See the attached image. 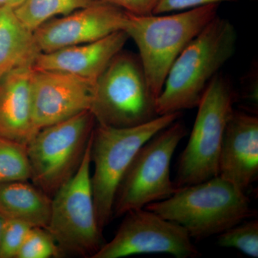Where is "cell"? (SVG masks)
<instances>
[{
    "label": "cell",
    "instance_id": "6da1fadb",
    "mask_svg": "<svg viewBox=\"0 0 258 258\" xmlns=\"http://www.w3.org/2000/svg\"><path fill=\"white\" fill-rule=\"evenodd\" d=\"M237 34L217 16L184 47L171 66L156 100L158 115L198 108L209 84L235 53Z\"/></svg>",
    "mask_w": 258,
    "mask_h": 258
},
{
    "label": "cell",
    "instance_id": "7a4b0ae2",
    "mask_svg": "<svg viewBox=\"0 0 258 258\" xmlns=\"http://www.w3.org/2000/svg\"><path fill=\"white\" fill-rule=\"evenodd\" d=\"M145 208L182 226L196 241L220 235L252 213L246 193L220 176L178 187L170 198Z\"/></svg>",
    "mask_w": 258,
    "mask_h": 258
},
{
    "label": "cell",
    "instance_id": "3957f363",
    "mask_svg": "<svg viewBox=\"0 0 258 258\" xmlns=\"http://www.w3.org/2000/svg\"><path fill=\"white\" fill-rule=\"evenodd\" d=\"M220 4H210L168 15L127 13L124 31L135 42L148 85L160 95L171 66L184 47L217 16Z\"/></svg>",
    "mask_w": 258,
    "mask_h": 258
},
{
    "label": "cell",
    "instance_id": "277c9868",
    "mask_svg": "<svg viewBox=\"0 0 258 258\" xmlns=\"http://www.w3.org/2000/svg\"><path fill=\"white\" fill-rule=\"evenodd\" d=\"M180 116L181 113L159 115L147 123L128 128L96 123L91 143L94 172L91 182L97 221L102 231L113 220L115 193L139 149Z\"/></svg>",
    "mask_w": 258,
    "mask_h": 258
},
{
    "label": "cell",
    "instance_id": "5b68a950",
    "mask_svg": "<svg viewBox=\"0 0 258 258\" xmlns=\"http://www.w3.org/2000/svg\"><path fill=\"white\" fill-rule=\"evenodd\" d=\"M139 55L122 50L97 79L91 111L98 124L128 128L159 116Z\"/></svg>",
    "mask_w": 258,
    "mask_h": 258
},
{
    "label": "cell",
    "instance_id": "8992f818",
    "mask_svg": "<svg viewBox=\"0 0 258 258\" xmlns=\"http://www.w3.org/2000/svg\"><path fill=\"white\" fill-rule=\"evenodd\" d=\"M96 124L86 111L39 130L27 146L32 184L52 198L79 169Z\"/></svg>",
    "mask_w": 258,
    "mask_h": 258
},
{
    "label": "cell",
    "instance_id": "52a82bcc",
    "mask_svg": "<svg viewBox=\"0 0 258 258\" xmlns=\"http://www.w3.org/2000/svg\"><path fill=\"white\" fill-rule=\"evenodd\" d=\"M235 98L230 81L221 73L217 74L199 103L189 141L180 156L174 181L177 187L218 176L222 138Z\"/></svg>",
    "mask_w": 258,
    "mask_h": 258
},
{
    "label": "cell",
    "instance_id": "ba28073f",
    "mask_svg": "<svg viewBox=\"0 0 258 258\" xmlns=\"http://www.w3.org/2000/svg\"><path fill=\"white\" fill-rule=\"evenodd\" d=\"M186 134L184 123L176 120L139 149L115 193L113 218L145 208L175 193L178 187L171 180V159Z\"/></svg>",
    "mask_w": 258,
    "mask_h": 258
},
{
    "label": "cell",
    "instance_id": "9c48e42d",
    "mask_svg": "<svg viewBox=\"0 0 258 258\" xmlns=\"http://www.w3.org/2000/svg\"><path fill=\"white\" fill-rule=\"evenodd\" d=\"M91 143L92 136L79 169L52 198L45 230L64 255L92 258L106 243L97 221L91 188Z\"/></svg>",
    "mask_w": 258,
    "mask_h": 258
},
{
    "label": "cell",
    "instance_id": "30bf717a",
    "mask_svg": "<svg viewBox=\"0 0 258 258\" xmlns=\"http://www.w3.org/2000/svg\"><path fill=\"white\" fill-rule=\"evenodd\" d=\"M165 253L177 258L200 255L182 226L146 208L131 210L113 240L92 258H120L139 254Z\"/></svg>",
    "mask_w": 258,
    "mask_h": 258
},
{
    "label": "cell",
    "instance_id": "8fae6325",
    "mask_svg": "<svg viewBox=\"0 0 258 258\" xmlns=\"http://www.w3.org/2000/svg\"><path fill=\"white\" fill-rule=\"evenodd\" d=\"M96 83L75 75L33 68L32 111L37 130L91 111Z\"/></svg>",
    "mask_w": 258,
    "mask_h": 258
},
{
    "label": "cell",
    "instance_id": "7c38bea8",
    "mask_svg": "<svg viewBox=\"0 0 258 258\" xmlns=\"http://www.w3.org/2000/svg\"><path fill=\"white\" fill-rule=\"evenodd\" d=\"M127 13L103 2L49 20L34 30L40 53L101 40L124 31Z\"/></svg>",
    "mask_w": 258,
    "mask_h": 258
},
{
    "label": "cell",
    "instance_id": "4fadbf2b",
    "mask_svg": "<svg viewBox=\"0 0 258 258\" xmlns=\"http://www.w3.org/2000/svg\"><path fill=\"white\" fill-rule=\"evenodd\" d=\"M218 176L246 193L258 177V118L233 110L226 125Z\"/></svg>",
    "mask_w": 258,
    "mask_h": 258
},
{
    "label": "cell",
    "instance_id": "5bb4252c",
    "mask_svg": "<svg viewBox=\"0 0 258 258\" xmlns=\"http://www.w3.org/2000/svg\"><path fill=\"white\" fill-rule=\"evenodd\" d=\"M128 39L126 32L122 30L96 41L42 52L35 59L33 68L97 81Z\"/></svg>",
    "mask_w": 258,
    "mask_h": 258
},
{
    "label": "cell",
    "instance_id": "9a60e30c",
    "mask_svg": "<svg viewBox=\"0 0 258 258\" xmlns=\"http://www.w3.org/2000/svg\"><path fill=\"white\" fill-rule=\"evenodd\" d=\"M32 71L23 66L0 79V137L26 146L39 132L32 118Z\"/></svg>",
    "mask_w": 258,
    "mask_h": 258
},
{
    "label": "cell",
    "instance_id": "2e32d148",
    "mask_svg": "<svg viewBox=\"0 0 258 258\" xmlns=\"http://www.w3.org/2000/svg\"><path fill=\"white\" fill-rule=\"evenodd\" d=\"M51 207L52 198L29 181L0 184V214L6 219L45 229Z\"/></svg>",
    "mask_w": 258,
    "mask_h": 258
},
{
    "label": "cell",
    "instance_id": "e0dca14e",
    "mask_svg": "<svg viewBox=\"0 0 258 258\" xmlns=\"http://www.w3.org/2000/svg\"><path fill=\"white\" fill-rule=\"evenodd\" d=\"M40 53L34 31L20 21L10 7L0 9V79L11 71L33 66Z\"/></svg>",
    "mask_w": 258,
    "mask_h": 258
},
{
    "label": "cell",
    "instance_id": "ac0fdd59",
    "mask_svg": "<svg viewBox=\"0 0 258 258\" xmlns=\"http://www.w3.org/2000/svg\"><path fill=\"white\" fill-rule=\"evenodd\" d=\"M99 0H25L14 10L20 21L34 31L42 24L98 3Z\"/></svg>",
    "mask_w": 258,
    "mask_h": 258
},
{
    "label": "cell",
    "instance_id": "d6986e66",
    "mask_svg": "<svg viewBox=\"0 0 258 258\" xmlns=\"http://www.w3.org/2000/svg\"><path fill=\"white\" fill-rule=\"evenodd\" d=\"M30 181L26 145L0 137V184Z\"/></svg>",
    "mask_w": 258,
    "mask_h": 258
},
{
    "label": "cell",
    "instance_id": "ffe728a7",
    "mask_svg": "<svg viewBox=\"0 0 258 258\" xmlns=\"http://www.w3.org/2000/svg\"><path fill=\"white\" fill-rule=\"evenodd\" d=\"M217 243L232 247L253 258L258 257V221L242 222L218 235Z\"/></svg>",
    "mask_w": 258,
    "mask_h": 258
},
{
    "label": "cell",
    "instance_id": "44dd1931",
    "mask_svg": "<svg viewBox=\"0 0 258 258\" xmlns=\"http://www.w3.org/2000/svg\"><path fill=\"white\" fill-rule=\"evenodd\" d=\"M52 236L42 227H32L16 258H55L63 256Z\"/></svg>",
    "mask_w": 258,
    "mask_h": 258
},
{
    "label": "cell",
    "instance_id": "7402d4cb",
    "mask_svg": "<svg viewBox=\"0 0 258 258\" xmlns=\"http://www.w3.org/2000/svg\"><path fill=\"white\" fill-rule=\"evenodd\" d=\"M32 227L20 220L7 219L0 240V258H16Z\"/></svg>",
    "mask_w": 258,
    "mask_h": 258
},
{
    "label": "cell",
    "instance_id": "603a6c76",
    "mask_svg": "<svg viewBox=\"0 0 258 258\" xmlns=\"http://www.w3.org/2000/svg\"><path fill=\"white\" fill-rule=\"evenodd\" d=\"M238 0H159L153 15H161L173 12L183 11L198 8L203 5L220 4L229 2L233 3Z\"/></svg>",
    "mask_w": 258,
    "mask_h": 258
},
{
    "label": "cell",
    "instance_id": "cb8c5ba5",
    "mask_svg": "<svg viewBox=\"0 0 258 258\" xmlns=\"http://www.w3.org/2000/svg\"><path fill=\"white\" fill-rule=\"evenodd\" d=\"M136 15L154 14L159 0H99Z\"/></svg>",
    "mask_w": 258,
    "mask_h": 258
},
{
    "label": "cell",
    "instance_id": "d4e9b609",
    "mask_svg": "<svg viewBox=\"0 0 258 258\" xmlns=\"http://www.w3.org/2000/svg\"><path fill=\"white\" fill-rule=\"evenodd\" d=\"M25 1V0H9L7 6L10 7V8H13V10H15L17 8H18L20 5L23 4Z\"/></svg>",
    "mask_w": 258,
    "mask_h": 258
},
{
    "label": "cell",
    "instance_id": "484cf974",
    "mask_svg": "<svg viewBox=\"0 0 258 258\" xmlns=\"http://www.w3.org/2000/svg\"><path fill=\"white\" fill-rule=\"evenodd\" d=\"M6 220L7 219L5 218V217L3 216V215L0 214V240H1L2 233H3V228H4V226Z\"/></svg>",
    "mask_w": 258,
    "mask_h": 258
},
{
    "label": "cell",
    "instance_id": "4316f807",
    "mask_svg": "<svg viewBox=\"0 0 258 258\" xmlns=\"http://www.w3.org/2000/svg\"><path fill=\"white\" fill-rule=\"evenodd\" d=\"M8 2H9V0H0V9L6 7L8 4Z\"/></svg>",
    "mask_w": 258,
    "mask_h": 258
}]
</instances>
